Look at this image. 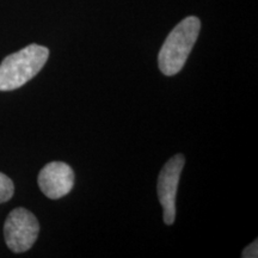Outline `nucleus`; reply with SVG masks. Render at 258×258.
<instances>
[{
    "mask_svg": "<svg viewBox=\"0 0 258 258\" xmlns=\"http://www.w3.org/2000/svg\"><path fill=\"white\" fill-rule=\"evenodd\" d=\"M49 49L38 44H29L6 56L0 63V91H14L25 85L43 69Z\"/></svg>",
    "mask_w": 258,
    "mask_h": 258,
    "instance_id": "f257e3e1",
    "label": "nucleus"
},
{
    "mask_svg": "<svg viewBox=\"0 0 258 258\" xmlns=\"http://www.w3.org/2000/svg\"><path fill=\"white\" fill-rule=\"evenodd\" d=\"M40 233L38 220L25 208H16L4 225V238L9 249L16 253L30 250Z\"/></svg>",
    "mask_w": 258,
    "mask_h": 258,
    "instance_id": "7ed1b4c3",
    "label": "nucleus"
},
{
    "mask_svg": "<svg viewBox=\"0 0 258 258\" xmlns=\"http://www.w3.org/2000/svg\"><path fill=\"white\" fill-rule=\"evenodd\" d=\"M15 192L14 182L4 173L0 172V203L8 202Z\"/></svg>",
    "mask_w": 258,
    "mask_h": 258,
    "instance_id": "423d86ee",
    "label": "nucleus"
},
{
    "mask_svg": "<svg viewBox=\"0 0 258 258\" xmlns=\"http://www.w3.org/2000/svg\"><path fill=\"white\" fill-rule=\"evenodd\" d=\"M201 22L195 16L183 19L173 28L160 48L158 64L161 73L172 77L180 72L188 60L190 51L198 40Z\"/></svg>",
    "mask_w": 258,
    "mask_h": 258,
    "instance_id": "f03ea898",
    "label": "nucleus"
},
{
    "mask_svg": "<svg viewBox=\"0 0 258 258\" xmlns=\"http://www.w3.org/2000/svg\"><path fill=\"white\" fill-rule=\"evenodd\" d=\"M243 258H257L258 257V241L254 240L251 243L246 249H244L243 253H241Z\"/></svg>",
    "mask_w": 258,
    "mask_h": 258,
    "instance_id": "0eeeda50",
    "label": "nucleus"
},
{
    "mask_svg": "<svg viewBox=\"0 0 258 258\" xmlns=\"http://www.w3.org/2000/svg\"><path fill=\"white\" fill-rule=\"evenodd\" d=\"M37 182L48 199L59 200L73 189L74 172L69 164L51 161L40 171Z\"/></svg>",
    "mask_w": 258,
    "mask_h": 258,
    "instance_id": "39448f33",
    "label": "nucleus"
},
{
    "mask_svg": "<svg viewBox=\"0 0 258 258\" xmlns=\"http://www.w3.org/2000/svg\"><path fill=\"white\" fill-rule=\"evenodd\" d=\"M184 164V156L176 154L170 160H167L158 177V198L163 206L164 222L166 225H172L175 222L177 188H178L180 173H182Z\"/></svg>",
    "mask_w": 258,
    "mask_h": 258,
    "instance_id": "20e7f679",
    "label": "nucleus"
}]
</instances>
